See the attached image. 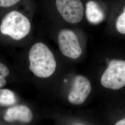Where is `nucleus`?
Wrapping results in <instances>:
<instances>
[{
    "label": "nucleus",
    "mask_w": 125,
    "mask_h": 125,
    "mask_svg": "<svg viewBox=\"0 0 125 125\" xmlns=\"http://www.w3.org/2000/svg\"><path fill=\"white\" fill-rule=\"evenodd\" d=\"M31 72L36 76L45 78L53 74L57 62L49 48L42 43H37L31 47L28 54Z\"/></svg>",
    "instance_id": "1"
},
{
    "label": "nucleus",
    "mask_w": 125,
    "mask_h": 125,
    "mask_svg": "<svg viewBox=\"0 0 125 125\" xmlns=\"http://www.w3.org/2000/svg\"><path fill=\"white\" fill-rule=\"evenodd\" d=\"M31 23L28 19L20 12L13 11L2 20L0 26L2 34L19 40L27 36L31 30Z\"/></svg>",
    "instance_id": "2"
},
{
    "label": "nucleus",
    "mask_w": 125,
    "mask_h": 125,
    "mask_svg": "<svg viewBox=\"0 0 125 125\" xmlns=\"http://www.w3.org/2000/svg\"><path fill=\"white\" fill-rule=\"evenodd\" d=\"M101 84L104 87L118 90L125 86V61L112 60L101 77Z\"/></svg>",
    "instance_id": "3"
},
{
    "label": "nucleus",
    "mask_w": 125,
    "mask_h": 125,
    "mask_svg": "<svg viewBox=\"0 0 125 125\" xmlns=\"http://www.w3.org/2000/svg\"><path fill=\"white\" fill-rule=\"evenodd\" d=\"M56 6L61 16L68 22L76 24L82 20L84 8L80 0H56Z\"/></svg>",
    "instance_id": "4"
},
{
    "label": "nucleus",
    "mask_w": 125,
    "mask_h": 125,
    "mask_svg": "<svg viewBox=\"0 0 125 125\" xmlns=\"http://www.w3.org/2000/svg\"><path fill=\"white\" fill-rule=\"evenodd\" d=\"M59 47L61 53L72 59H77L82 54V50L75 33L70 30L63 29L58 35Z\"/></svg>",
    "instance_id": "5"
},
{
    "label": "nucleus",
    "mask_w": 125,
    "mask_h": 125,
    "mask_svg": "<svg viewBox=\"0 0 125 125\" xmlns=\"http://www.w3.org/2000/svg\"><path fill=\"white\" fill-rule=\"evenodd\" d=\"M91 91V86L89 80L84 76H77L68 95V101L74 105L82 104L86 101Z\"/></svg>",
    "instance_id": "6"
},
{
    "label": "nucleus",
    "mask_w": 125,
    "mask_h": 125,
    "mask_svg": "<svg viewBox=\"0 0 125 125\" xmlns=\"http://www.w3.org/2000/svg\"><path fill=\"white\" fill-rule=\"evenodd\" d=\"M33 118V115L29 107L24 105H18L7 110L4 120L8 122L19 121L23 123H29Z\"/></svg>",
    "instance_id": "7"
},
{
    "label": "nucleus",
    "mask_w": 125,
    "mask_h": 125,
    "mask_svg": "<svg viewBox=\"0 0 125 125\" xmlns=\"http://www.w3.org/2000/svg\"><path fill=\"white\" fill-rule=\"evenodd\" d=\"M86 14L89 22L94 24L102 22L104 18L103 10L99 5L93 0H89L87 3Z\"/></svg>",
    "instance_id": "8"
},
{
    "label": "nucleus",
    "mask_w": 125,
    "mask_h": 125,
    "mask_svg": "<svg viewBox=\"0 0 125 125\" xmlns=\"http://www.w3.org/2000/svg\"><path fill=\"white\" fill-rule=\"evenodd\" d=\"M16 102V98L13 92L9 89H0V106H9Z\"/></svg>",
    "instance_id": "9"
},
{
    "label": "nucleus",
    "mask_w": 125,
    "mask_h": 125,
    "mask_svg": "<svg viewBox=\"0 0 125 125\" xmlns=\"http://www.w3.org/2000/svg\"><path fill=\"white\" fill-rule=\"evenodd\" d=\"M116 27L117 31L120 33L125 34V7L123 12L117 19Z\"/></svg>",
    "instance_id": "10"
},
{
    "label": "nucleus",
    "mask_w": 125,
    "mask_h": 125,
    "mask_svg": "<svg viewBox=\"0 0 125 125\" xmlns=\"http://www.w3.org/2000/svg\"><path fill=\"white\" fill-rule=\"evenodd\" d=\"M9 70L4 64L0 62V89L6 84L5 78L9 74Z\"/></svg>",
    "instance_id": "11"
},
{
    "label": "nucleus",
    "mask_w": 125,
    "mask_h": 125,
    "mask_svg": "<svg viewBox=\"0 0 125 125\" xmlns=\"http://www.w3.org/2000/svg\"><path fill=\"white\" fill-rule=\"evenodd\" d=\"M21 0H0V7L9 8L18 3Z\"/></svg>",
    "instance_id": "12"
},
{
    "label": "nucleus",
    "mask_w": 125,
    "mask_h": 125,
    "mask_svg": "<svg viewBox=\"0 0 125 125\" xmlns=\"http://www.w3.org/2000/svg\"><path fill=\"white\" fill-rule=\"evenodd\" d=\"M116 125H125V118L122 119L120 121H118L116 124Z\"/></svg>",
    "instance_id": "13"
}]
</instances>
